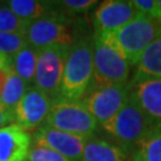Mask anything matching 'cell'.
Here are the masks:
<instances>
[{"mask_svg": "<svg viewBox=\"0 0 161 161\" xmlns=\"http://www.w3.org/2000/svg\"><path fill=\"white\" fill-rule=\"evenodd\" d=\"M93 82V36H82L70 47L64 66L60 98L82 100Z\"/></svg>", "mask_w": 161, "mask_h": 161, "instance_id": "1", "label": "cell"}, {"mask_svg": "<svg viewBox=\"0 0 161 161\" xmlns=\"http://www.w3.org/2000/svg\"><path fill=\"white\" fill-rule=\"evenodd\" d=\"M97 35L114 47L132 67L137 64L146 48L161 35V24L138 12L132 20L115 32Z\"/></svg>", "mask_w": 161, "mask_h": 161, "instance_id": "2", "label": "cell"}, {"mask_svg": "<svg viewBox=\"0 0 161 161\" xmlns=\"http://www.w3.org/2000/svg\"><path fill=\"white\" fill-rule=\"evenodd\" d=\"M153 128H155V125L130 96L123 108L102 125V129L114 137L116 144L128 155H131L138 142Z\"/></svg>", "mask_w": 161, "mask_h": 161, "instance_id": "3", "label": "cell"}, {"mask_svg": "<svg viewBox=\"0 0 161 161\" xmlns=\"http://www.w3.org/2000/svg\"><path fill=\"white\" fill-rule=\"evenodd\" d=\"M75 25L73 18L56 11L29 23L25 36L29 46L37 50L50 46L70 48L80 38Z\"/></svg>", "mask_w": 161, "mask_h": 161, "instance_id": "4", "label": "cell"}, {"mask_svg": "<svg viewBox=\"0 0 161 161\" xmlns=\"http://www.w3.org/2000/svg\"><path fill=\"white\" fill-rule=\"evenodd\" d=\"M43 125L88 138L97 132L98 122L81 100L58 98L53 102Z\"/></svg>", "mask_w": 161, "mask_h": 161, "instance_id": "5", "label": "cell"}, {"mask_svg": "<svg viewBox=\"0 0 161 161\" xmlns=\"http://www.w3.org/2000/svg\"><path fill=\"white\" fill-rule=\"evenodd\" d=\"M129 75L130 64L127 60L102 36L93 34V82L91 87L128 84Z\"/></svg>", "mask_w": 161, "mask_h": 161, "instance_id": "6", "label": "cell"}, {"mask_svg": "<svg viewBox=\"0 0 161 161\" xmlns=\"http://www.w3.org/2000/svg\"><path fill=\"white\" fill-rule=\"evenodd\" d=\"M69 50V47L50 46L40 49L37 54L34 86L46 93L53 102L60 98L61 82Z\"/></svg>", "mask_w": 161, "mask_h": 161, "instance_id": "7", "label": "cell"}, {"mask_svg": "<svg viewBox=\"0 0 161 161\" xmlns=\"http://www.w3.org/2000/svg\"><path fill=\"white\" fill-rule=\"evenodd\" d=\"M129 98L128 84H108L93 86L81 100L98 124L103 125L123 108Z\"/></svg>", "mask_w": 161, "mask_h": 161, "instance_id": "8", "label": "cell"}, {"mask_svg": "<svg viewBox=\"0 0 161 161\" xmlns=\"http://www.w3.org/2000/svg\"><path fill=\"white\" fill-rule=\"evenodd\" d=\"M129 96L155 127H161V78L135 72L129 81Z\"/></svg>", "mask_w": 161, "mask_h": 161, "instance_id": "9", "label": "cell"}, {"mask_svg": "<svg viewBox=\"0 0 161 161\" xmlns=\"http://www.w3.org/2000/svg\"><path fill=\"white\" fill-rule=\"evenodd\" d=\"M31 137L34 146L52 149L72 161H81L84 147L87 141L84 136L68 134L47 125L37 128Z\"/></svg>", "mask_w": 161, "mask_h": 161, "instance_id": "10", "label": "cell"}, {"mask_svg": "<svg viewBox=\"0 0 161 161\" xmlns=\"http://www.w3.org/2000/svg\"><path fill=\"white\" fill-rule=\"evenodd\" d=\"M52 104L53 100L44 92L35 86L29 87L14 109L16 124L26 131H35L46 122Z\"/></svg>", "mask_w": 161, "mask_h": 161, "instance_id": "11", "label": "cell"}, {"mask_svg": "<svg viewBox=\"0 0 161 161\" xmlns=\"http://www.w3.org/2000/svg\"><path fill=\"white\" fill-rule=\"evenodd\" d=\"M138 14L131 1L108 0L98 6L93 14L94 34H110L124 26Z\"/></svg>", "mask_w": 161, "mask_h": 161, "instance_id": "12", "label": "cell"}, {"mask_svg": "<svg viewBox=\"0 0 161 161\" xmlns=\"http://www.w3.org/2000/svg\"><path fill=\"white\" fill-rule=\"evenodd\" d=\"M31 147V134L18 124L0 128V161H26Z\"/></svg>", "mask_w": 161, "mask_h": 161, "instance_id": "13", "label": "cell"}, {"mask_svg": "<svg viewBox=\"0 0 161 161\" xmlns=\"http://www.w3.org/2000/svg\"><path fill=\"white\" fill-rule=\"evenodd\" d=\"M128 154L106 140L98 137H88L84 147L81 161H127Z\"/></svg>", "mask_w": 161, "mask_h": 161, "instance_id": "14", "label": "cell"}, {"mask_svg": "<svg viewBox=\"0 0 161 161\" xmlns=\"http://www.w3.org/2000/svg\"><path fill=\"white\" fill-rule=\"evenodd\" d=\"M19 19L31 23L40 18L56 12L58 8L54 1H38V0H8L5 3Z\"/></svg>", "mask_w": 161, "mask_h": 161, "instance_id": "15", "label": "cell"}, {"mask_svg": "<svg viewBox=\"0 0 161 161\" xmlns=\"http://www.w3.org/2000/svg\"><path fill=\"white\" fill-rule=\"evenodd\" d=\"M130 161H161V127L146 134L135 147Z\"/></svg>", "mask_w": 161, "mask_h": 161, "instance_id": "16", "label": "cell"}, {"mask_svg": "<svg viewBox=\"0 0 161 161\" xmlns=\"http://www.w3.org/2000/svg\"><path fill=\"white\" fill-rule=\"evenodd\" d=\"M37 49L28 46L23 50L17 53L14 56H12V72H14L20 79H23L29 87H31V85L34 86L37 66Z\"/></svg>", "mask_w": 161, "mask_h": 161, "instance_id": "17", "label": "cell"}, {"mask_svg": "<svg viewBox=\"0 0 161 161\" xmlns=\"http://www.w3.org/2000/svg\"><path fill=\"white\" fill-rule=\"evenodd\" d=\"M29 86L26 85V82L11 70L8 79L5 84V87L0 96V106L3 109L14 112L16 106L22 100Z\"/></svg>", "mask_w": 161, "mask_h": 161, "instance_id": "18", "label": "cell"}, {"mask_svg": "<svg viewBox=\"0 0 161 161\" xmlns=\"http://www.w3.org/2000/svg\"><path fill=\"white\" fill-rule=\"evenodd\" d=\"M136 72L161 78V35L142 53L136 64Z\"/></svg>", "mask_w": 161, "mask_h": 161, "instance_id": "19", "label": "cell"}, {"mask_svg": "<svg viewBox=\"0 0 161 161\" xmlns=\"http://www.w3.org/2000/svg\"><path fill=\"white\" fill-rule=\"evenodd\" d=\"M29 46L25 34L0 32V53L7 56H14L17 53Z\"/></svg>", "mask_w": 161, "mask_h": 161, "instance_id": "20", "label": "cell"}, {"mask_svg": "<svg viewBox=\"0 0 161 161\" xmlns=\"http://www.w3.org/2000/svg\"><path fill=\"white\" fill-rule=\"evenodd\" d=\"M29 23L23 22L22 19L8 8L5 3H0V32H19L25 34Z\"/></svg>", "mask_w": 161, "mask_h": 161, "instance_id": "21", "label": "cell"}, {"mask_svg": "<svg viewBox=\"0 0 161 161\" xmlns=\"http://www.w3.org/2000/svg\"><path fill=\"white\" fill-rule=\"evenodd\" d=\"M54 4L58 12L73 18L78 14L88 12L91 8L98 5V1L96 0H61V1H54Z\"/></svg>", "mask_w": 161, "mask_h": 161, "instance_id": "22", "label": "cell"}, {"mask_svg": "<svg viewBox=\"0 0 161 161\" xmlns=\"http://www.w3.org/2000/svg\"><path fill=\"white\" fill-rule=\"evenodd\" d=\"M131 3L140 13L161 24V6L159 0H132Z\"/></svg>", "mask_w": 161, "mask_h": 161, "instance_id": "23", "label": "cell"}, {"mask_svg": "<svg viewBox=\"0 0 161 161\" xmlns=\"http://www.w3.org/2000/svg\"><path fill=\"white\" fill-rule=\"evenodd\" d=\"M26 161H72L56 152L38 146H32Z\"/></svg>", "mask_w": 161, "mask_h": 161, "instance_id": "24", "label": "cell"}, {"mask_svg": "<svg viewBox=\"0 0 161 161\" xmlns=\"http://www.w3.org/2000/svg\"><path fill=\"white\" fill-rule=\"evenodd\" d=\"M13 122H16L14 112L0 108V128L13 124Z\"/></svg>", "mask_w": 161, "mask_h": 161, "instance_id": "25", "label": "cell"}, {"mask_svg": "<svg viewBox=\"0 0 161 161\" xmlns=\"http://www.w3.org/2000/svg\"><path fill=\"white\" fill-rule=\"evenodd\" d=\"M12 69H0V96H1V92L5 87V84L7 79H8V75L11 73Z\"/></svg>", "mask_w": 161, "mask_h": 161, "instance_id": "26", "label": "cell"}, {"mask_svg": "<svg viewBox=\"0 0 161 161\" xmlns=\"http://www.w3.org/2000/svg\"><path fill=\"white\" fill-rule=\"evenodd\" d=\"M12 58L0 53V69H11Z\"/></svg>", "mask_w": 161, "mask_h": 161, "instance_id": "27", "label": "cell"}, {"mask_svg": "<svg viewBox=\"0 0 161 161\" xmlns=\"http://www.w3.org/2000/svg\"><path fill=\"white\" fill-rule=\"evenodd\" d=\"M159 4H160V6H161V0H159Z\"/></svg>", "mask_w": 161, "mask_h": 161, "instance_id": "28", "label": "cell"}, {"mask_svg": "<svg viewBox=\"0 0 161 161\" xmlns=\"http://www.w3.org/2000/svg\"><path fill=\"white\" fill-rule=\"evenodd\" d=\"M0 108H1V106H0Z\"/></svg>", "mask_w": 161, "mask_h": 161, "instance_id": "29", "label": "cell"}]
</instances>
